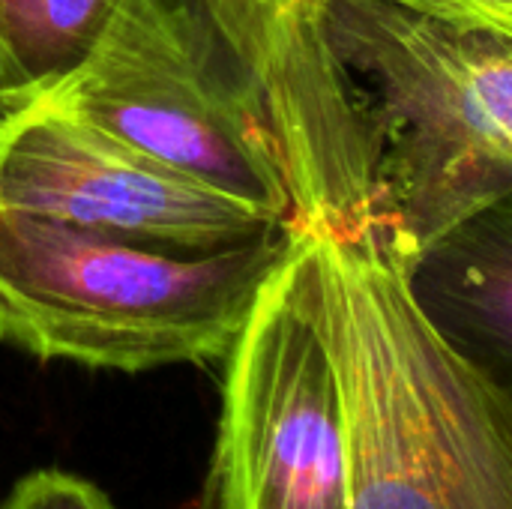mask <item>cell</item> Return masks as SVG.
Masks as SVG:
<instances>
[{
	"instance_id": "obj_1",
	"label": "cell",
	"mask_w": 512,
	"mask_h": 509,
	"mask_svg": "<svg viewBox=\"0 0 512 509\" xmlns=\"http://www.w3.org/2000/svg\"><path fill=\"white\" fill-rule=\"evenodd\" d=\"M351 509H512V393L456 351L378 228L315 231Z\"/></svg>"
},
{
	"instance_id": "obj_2",
	"label": "cell",
	"mask_w": 512,
	"mask_h": 509,
	"mask_svg": "<svg viewBox=\"0 0 512 509\" xmlns=\"http://www.w3.org/2000/svg\"><path fill=\"white\" fill-rule=\"evenodd\" d=\"M378 156V213L411 267L512 192V33L411 0H321Z\"/></svg>"
},
{
	"instance_id": "obj_3",
	"label": "cell",
	"mask_w": 512,
	"mask_h": 509,
	"mask_svg": "<svg viewBox=\"0 0 512 509\" xmlns=\"http://www.w3.org/2000/svg\"><path fill=\"white\" fill-rule=\"evenodd\" d=\"M294 234L171 252L0 207V342L126 375L222 363Z\"/></svg>"
},
{
	"instance_id": "obj_4",
	"label": "cell",
	"mask_w": 512,
	"mask_h": 509,
	"mask_svg": "<svg viewBox=\"0 0 512 509\" xmlns=\"http://www.w3.org/2000/svg\"><path fill=\"white\" fill-rule=\"evenodd\" d=\"M222 363L201 509H351L342 387L309 228H297Z\"/></svg>"
},
{
	"instance_id": "obj_5",
	"label": "cell",
	"mask_w": 512,
	"mask_h": 509,
	"mask_svg": "<svg viewBox=\"0 0 512 509\" xmlns=\"http://www.w3.org/2000/svg\"><path fill=\"white\" fill-rule=\"evenodd\" d=\"M0 207L171 252H216L288 228L39 99L0 108Z\"/></svg>"
},
{
	"instance_id": "obj_6",
	"label": "cell",
	"mask_w": 512,
	"mask_h": 509,
	"mask_svg": "<svg viewBox=\"0 0 512 509\" xmlns=\"http://www.w3.org/2000/svg\"><path fill=\"white\" fill-rule=\"evenodd\" d=\"M408 282L441 336L512 393V192L426 246Z\"/></svg>"
},
{
	"instance_id": "obj_7",
	"label": "cell",
	"mask_w": 512,
	"mask_h": 509,
	"mask_svg": "<svg viewBox=\"0 0 512 509\" xmlns=\"http://www.w3.org/2000/svg\"><path fill=\"white\" fill-rule=\"evenodd\" d=\"M120 0H0V108L78 69Z\"/></svg>"
},
{
	"instance_id": "obj_8",
	"label": "cell",
	"mask_w": 512,
	"mask_h": 509,
	"mask_svg": "<svg viewBox=\"0 0 512 509\" xmlns=\"http://www.w3.org/2000/svg\"><path fill=\"white\" fill-rule=\"evenodd\" d=\"M0 509H120L96 483L57 471L42 468L27 477H21Z\"/></svg>"
},
{
	"instance_id": "obj_9",
	"label": "cell",
	"mask_w": 512,
	"mask_h": 509,
	"mask_svg": "<svg viewBox=\"0 0 512 509\" xmlns=\"http://www.w3.org/2000/svg\"><path fill=\"white\" fill-rule=\"evenodd\" d=\"M411 3H426L438 6L456 15L468 18H498V15H512V0H411Z\"/></svg>"
},
{
	"instance_id": "obj_10",
	"label": "cell",
	"mask_w": 512,
	"mask_h": 509,
	"mask_svg": "<svg viewBox=\"0 0 512 509\" xmlns=\"http://www.w3.org/2000/svg\"><path fill=\"white\" fill-rule=\"evenodd\" d=\"M480 21L498 24V27H504V30H510V33H512V15H498V18H480Z\"/></svg>"
}]
</instances>
